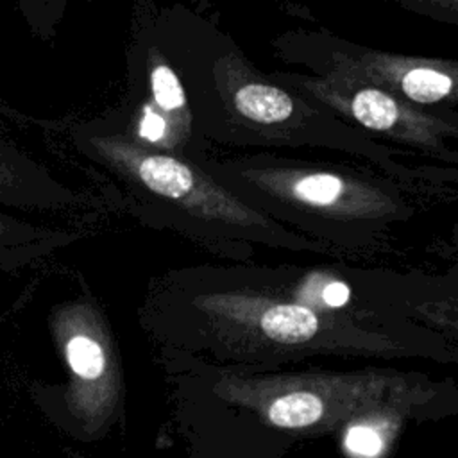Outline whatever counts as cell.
Returning a JSON list of instances; mask_svg holds the SVG:
<instances>
[{
	"mask_svg": "<svg viewBox=\"0 0 458 458\" xmlns=\"http://www.w3.org/2000/svg\"><path fill=\"white\" fill-rule=\"evenodd\" d=\"M267 73L281 86L315 100L369 134H381L394 143L458 165V150L445 141L447 138L458 140V113L454 111L422 109L338 70H322L317 75Z\"/></svg>",
	"mask_w": 458,
	"mask_h": 458,
	"instance_id": "cell-5",
	"label": "cell"
},
{
	"mask_svg": "<svg viewBox=\"0 0 458 458\" xmlns=\"http://www.w3.org/2000/svg\"><path fill=\"white\" fill-rule=\"evenodd\" d=\"M208 54L204 132L229 147H320L367 161L401 182L429 177L404 166L403 150L336 116L315 100L256 70L231 38Z\"/></svg>",
	"mask_w": 458,
	"mask_h": 458,
	"instance_id": "cell-3",
	"label": "cell"
},
{
	"mask_svg": "<svg viewBox=\"0 0 458 458\" xmlns=\"http://www.w3.org/2000/svg\"><path fill=\"white\" fill-rule=\"evenodd\" d=\"M218 274L222 283L197 290L190 302L202 333L229 352H406L411 342L442 340L411 318L377 320L308 308L290 295L283 267H229Z\"/></svg>",
	"mask_w": 458,
	"mask_h": 458,
	"instance_id": "cell-2",
	"label": "cell"
},
{
	"mask_svg": "<svg viewBox=\"0 0 458 458\" xmlns=\"http://www.w3.org/2000/svg\"><path fill=\"white\" fill-rule=\"evenodd\" d=\"M322 413V399L310 390L286 392L268 406V419L279 428H304L317 422Z\"/></svg>",
	"mask_w": 458,
	"mask_h": 458,
	"instance_id": "cell-8",
	"label": "cell"
},
{
	"mask_svg": "<svg viewBox=\"0 0 458 458\" xmlns=\"http://www.w3.org/2000/svg\"><path fill=\"white\" fill-rule=\"evenodd\" d=\"M150 91L154 106L163 116L174 125L182 143H188L193 132L191 118L188 109V97L174 68L166 63H154L150 70Z\"/></svg>",
	"mask_w": 458,
	"mask_h": 458,
	"instance_id": "cell-7",
	"label": "cell"
},
{
	"mask_svg": "<svg viewBox=\"0 0 458 458\" xmlns=\"http://www.w3.org/2000/svg\"><path fill=\"white\" fill-rule=\"evenodd\" d=\"M0 231H2V225H0Z\"/></svg>",
	"mask_w": 458,
	"mask_h": 458,
	"instance_id": "cell-12",
	"label": "cell"
},
{
	"mask_svg": "<svg viewBox=\"0 0 458 458\" xmlns=\"http://www.w3.org/2000/svg\"><path fill=\"white\" fill-rule=\"evenodd\" d=\"M286 61L338 70L419 107L458 106V61L372 50L326 32H288L276 43Z\"/></svg>",
	"mask_w": 458,
	"mask_h": 458,
	"instance_id": "cell-6",
	"label": "cell"
},
{
	"mask_svg": "<svg viewBox=\"0 0 458 458\" xmlns=\"http://www.w3.org/2000/svg\"><path fill=\"white\" fill-rule=\"evenodd\" d=\"M401 5L435 20L458 21V0H408Z\"/></svg>",
	"mask_w": 458,
	"mask_h": 458,
	"instance_id": "cell-11",
	"label": "cell"
},
{
	"mask_svg": "<svg viewBox=\"0 0 458 458\" xmlns=\"http://www.w3.org/2000/svg\"><path fill=\"white\" fill-rule=\"evenodd\" d=\"M107 148L150 193L166 200L186 220V229L229 259H247L252 256V245L342 258L338 250L249 206L195 163L120 141L109 143Z\"/></svg>",
	"mask_w": 458,
	"mask_h": 458,
	"instance_id": "cell-4",
	"label": "cell"
},
{
	"mask_svg": "<svg viewBox=\"0 0 458 458\" xmlns=\"http://www.w3.org/2000/svg\"><path fill=\"white\" fill-rule=\"evenodd\" d=\"M199 166L238 199L342 256L383 249L417 215L411 184L385 174L270 154L206 157Z\"/></svg>",
	"mask_w": 458,
	"mask_h": 458,
	"instance_id": "cell-1",
	"label": "cell"
},
{
	"mask_svg": "<svg viewBox=\"0 0 458 458\" xmlns=\"http://www.w3.org/2000/svg\"><path fill=\"white\" fill-rule=\"evenodd\" d=\"M72 370L82 379H97L106 369V354L98 340L88 333H75L66 344Z\"/></svg>",
	"mask_w": 458,
	"mask_h": 458,
	"instance_id": "cell-9",
	"label": "cell"
},
{
	"mask_svg": "<svg viewBox=\"0 0 458 458\" xmlns=\"http://www.w3.org/2000/svg\"><path fill=\"white\" fill-rule=\"evenodd\" d=\"M345 444L351 453H354L358 456H365V458L377 456L383 447L379 433L376 429H372L370 426H363V424L352 426L347 431Z\"/></svg>",
	"mask_w": 458,
	"mask_h": 458,
	"instance_id": "cell-10",
	"label": "cell"
}]
</instances>
